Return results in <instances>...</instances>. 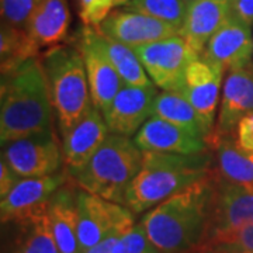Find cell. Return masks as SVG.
Segmentation results:
<instances>
[{
    "instance_id": "cell-13",
    "label": "cell",
    "mask_w": 253,
    "mask_h": 253,
    "mask_svg": "<svg viewBox=\"0 0 253 253\" xmlns=\"http://www.w3.org/2000/svg\"><path fill=\"white\" fill-rule=\"evenodd\" d=\"M69 172H59L42 177L20 179L6 196L0 199L1 222H17L38 208L44 207L55 191L69 181Z\"/></svg>"
},
{
    "instance_id": "cell-16",
    "label": "cell",
    "mask_w": 253,
    "mask_h": 253,
    "mask_svg": "<svg viewBox=\"0 0 253 253\" xmlns=\"http://www.w3.org/2000/svg\"><path fill=\"white\" fill-rule=\"evenodd\" d=\"M134 142L142 152L196 155L208 149L206 139L156 116L139 128L134 135Z\"/></svg>"
},
{
    "instance_id": "cell-18",
    "label": "cell",
    "mask_w": 253,
    "mask_h": 253,
    "mask_svg": "<svg viewBox=\"0 0 253 253\" xmlns=\"http://www.w3.org/2000/svg\"><path fill=\"white\" fill-rule=\"evenodd\" d=\"M251 113H253V62L226 75L214 131L219 134L235 132L238 123Z\"/></svg>"
},
{
    "instance_id": "cell-12",
    "label": "cell",
    "mask_w": 253,
    "mask_h": 253,
    "mask_svg": "<svg viewBox=\"0 0 253 253\" xmlns=\"http://www.w3.org/2000/svg\"><path fill=\"white\" fill-rule=\"evenodd\" d=\"M158 91L152 87L124 84L103 113L110 134L131 136L154 116V103Z\"/></svg>"
},
{
    "instance_id": "cell-9",
    "label": "cell",
    "mask_w": 253,
    "mask_h": 253,
    "mask_svg": "<svg viewBox=\"0 0 253 253\" xmlns=\"http://www.w3.org/2000/svg\"><path fill=\"white\" fill-rule=\"evenodd\" d=\"M134 49L149 78L165 91L180 93L189 65L200 58L179 34Z\"/></svg>"
},
{
    "instance_id": "cell-39",
    "label": "cell",
    "mask_w": 253,
    "mask_h": 253,
    "mask_svg": "<svg viewBox=\"0 0 253 253\" xmlns=\"http://www.w3.org/2000/svg\"><path fill=\"white\" fill-rule=\"evenodd\" d=\"M228 1H231V0H228Z\"/></svg>"
},
{
    "instance_id": "cell-26",
    "label": "cell",
    "mask_w": 253,
    "mask_h": 253,
    "mask_svg": "<svg viewBox=\"0 0 253 253\" xmlns=\"http://www.w3.org/2000/svg\"><path fill=\"white\" fill-rule=\"evenodd\" d=\"M101 36H103V42H104L110 61L114 65L116 71L126 84L138 86V87H152L154 86L155 83L149 78V75L146 73L144 65L132 46L126 45L103 33H101Z\"/></svg>"
},
{
    "instance_id": "cell-32",
    "label": "cell",
    "mask_w": 253,
    "mask_h": 253,
    "mask_svg": "<svg viewBox=\"0 0 253 253\" xmlns=\"http://www.w3.org/2000/svg\"><path fill=\"white\" fill-rule=\"evenodd\" d=\"M235 136L238 145L245 149L253 152V113L245 116L236 126Z\"/></svg>"
},
{
    "instance_id": "cell-22",
    "label": "cell",
    "mask_w": 253,
    "mask_h": 253,
    "mask_svg": "<svg viewBox=\"0 0 253 253\" xmlns=\"http://www.w3.org/2000/svg\"><path fill=\"white\" fill-rule=\"evenodd\" d=\"M69 24L71 11L68 0H40L26 30L40 48H51L65 41Z\"/></svg>"
},
{
    "instance_id": "cell-33",
    "label": "cell",
    "mask_w": 253,
    "mask_h": 253,
    "mask_svg": "<svg viewBox=\"0 0 253 253\" xmlns=\"http://www.w3.org/2000/svg\"><path fill=\"white\" fill-rule=\"evenodd\" d=\"M231 14L248 24H253V0H231Z\"/></svg>"
},
{
    "instance_id": "cell-7",
    "label": "cell",
    "mask_w": 253,
    "mask_h": 253,
    "mask_svg": "<svg viewBox=\"0 0 253 253\" xmlns=\"http://www.w3.org/2000/svg\"><path fill=\"white\" fill-rule=\"evenodd\" d=\"M78 234L82 253L114 234H124L134 225V212L124 204L78 190Z\"/></svg>"
},
{
    "instance_id": "cell-34",
    "label": "cell",
    "mask_w": 253,
    "mask_h": 253,
    "mask_svg": "<svg viewBox=\"0 0 253 253\" xmlns=\"http://www.w3.org/2000/svg\"><path fill=\"white\" fill-rule=\"evenodd\" d=\"M21 177H18L13 169L4 161H0V197L6 196L10 190L16 186V183Z\"/></svg>"
},
{
    "instance_id": "cell-4",
    "label": "cell",
    "mask_w": 253,
    "mask_h": 253,
    "mask_svg": "<svg viewBox=\"0 0 253 253\" xmlns=\"http://www.w3.org/2000/svg\"><path fill=\"white\" fill-rule=\"evenodd\" d=\"M49 94L61 135L68 132L94 106L86 66L75 45L48 48L42 56Z\"/></svg>"
},
{
    "instance_id": "cell-1",
    "label": "cell",
    "mask_w": 253,
    "mask_h": 253,
    "mask_svg": "<svg viewBox=\"0 0 253 253\" xmlns=\"http://www.w3.org/2000/svg\"><path fill=\"white\" fill-rule=\"evenodd\" d=\"M211 194L208 173L148 211L141 222L152 244L162 253L194 252L206 235Z\"/></svg>"
},
{
    "instance_id": "cell-5",
    "label": "cell",
    "mask_w": 253,
    "mask_h": 253,
    "mask_svg": "<svg viewBox=\"0 0 253 253\" xmlns=\"http://www.w3.org/2000/svg\"><path fill=\"white\" fill-rule=\"evenodd\" d=\"M142 158L144 152L134 139L110 134L87 165L71 176L79 189L124 204L126 190L142 166Z\"/></svg>"
},
{
    "instance_id": "cell-38",
    "label": "cell",
    "mask_w": 253,
    "mask_h": 253,
    "mask_svg": "<svg viewBox=\"0 0 253 253\" xmlns=\"http://www.w3.org/2000/svg\"><path fill=\"white\" fill-rule=\"evenodd\" d=\"M246 253H253V252H246Z\"/></svg>"
},
{
    "instance_id": "cell-30",
    "label": "cell",
    "mask_w": 253,
    "mask_h": 253,
    "mask_svg": "<svg viewBox=\"0 0 253 253\" xmlns=\"http://www.w3.org/2000/svg\"><path fill=\"white\" fill-rule=\"evenodd\" d=\"M40 0H0L1 23L26 30Z\"/></svg>"
},
{
    "instance_id": "cell-2",
    "label": "cell",
    "mask_w": 253,
    "mask_h": 253,
    "mask_svg": "<svg viewBox=\"0 0 253 253\" xmlns=\"http://www.w3.org/2000/svg\"><path fill=\"white\" fill-rule=\"evenodd\" d=\"M1 145L52 128V101L42 59H28L14 72L1 76Z\"/></svg>"
},
{
    "instance_id": "cell-36",
    "label": "cell",
    "mask_w": 253,
    "mask_h": 253,
    "mask_svg": "<svg viewBox=\"0 0 253 253\" xmlns=\"http://www.w3.org/2000/svg\"><path fill=\"white\" fill-rule=\"evenodd\" d=\"M128 1H129V0H114V3H116V7H118V6H126Z\"/></svg>"
},
{
    "instance_id": "cell-24",
    "label": "cell",
    "mask_w": 253,
    "mask_h": 253,
    "mask_svg": "<svg viewBox=\"0 0 253 253\" xmlns=\"http://www.w3.org/2000/svg\"><path fill=\"white\" fill-rule=\"evenodd\" d=\"M16 224L18 235L11 253H61L46 215V204Z\"/></svg>"
},
{
    "instance_id": "cell-25",
    "label": "cell",
    "mask_w": 253,
    "mask_h": 253,
    "mask_svg": "<svg viewBox=\"0 0 253 253\" xmlns=\"http://www.w3.org/2000/svg\"><path fill=\"white\" fill-rule=\"evenodd\" d=\"M40 46L27 30L1 23L0 30V72L1 76L14 72L28 59L40 54Z\"/></svg>"
},
{
    "instance_id": "cell-29",
    "label": "cell",
    "mask_w": 253,
    "mask_h": 253,
    "mask_svg": "<svg viewBox=\"0 0 253 253\" xmlns=\"http://www.w3.org/2000/svg\"><path fill=\"white\" fill-rule=\"evenodd\" d=\"M113 253H162L149 239L142 222L134 224L120 236Z\"/></svg>"
},
{
    "instance_id": "cell-6",
    "label": "cell",
    "mask_w": 253,
    "mask_h": 253,
    "mask_svg": "<svg viewBox=\"0 0 253 253\" xmlns=\"http://www.w3.org/2000/svg\"><path fill=\"white\" fill-rule=\"evenodd\" d=\"M212 194L207 229L200 245L212 242L253 221V184L226 181L210 172Z\"/></svg>"
},
{
    "instance_id": "cell-35",
    "label": "cell",
    "mask_w": 253,
    "mask_h": 253,
    "mask_svg": "<svg viewBox=\"0 0 253 253\" xmlns=\"http://www.w3.org/2000/svg\"><path fill=\"white\" fill-rule=\"evenodd\" d=\"M123 234H114V235H110L104 239H101L99 244H96L94 246L89 248L87 251H84L83 253H113L114 251V246L117 244V241L120 239V236Z\"/></svg>"
},
{
    "instance_id": "cell-21",
    "label": "cell",
    "mask_w": 253,
    "mask_h": 253,
    "mask_svg": "<svg viewBox=\"0 0 253 253\" xmlns=\"http://www.w3.org/2000/svg\"><path fill=\"white\" fill-rule=\"evenodd\" d=\"M78 190L69 181L46 203V215L61 253H82L78 234Z\"/></svg>"
},
{
    "instance_id": "cell-3",
    "label": "cell",
    "mask_w": 253,
    "mask_h": 253,
    "mask_svg": "<svg viewBox=\"0 0 253 253\" xmlns=\"http://www.w3.org/2000/svg\"><path fill=\"white\" fill-rule=\"evenodd\" d=\"M212 154L196 155L144 152L142 166L126 190L124 206L134 214L152 210L211 172Z\"/></svg>"
},
{
    "instance_id": "cell-17",
    "label": "cell",
    "mask_w": 253,
    "mask_h": 253,
    "mask_svg": "<svg viewBox=\"0 0 253 253\" xmlns=\"http://www.w3.org/2000/svg\"><path fill=\"white\" fill-rule=\"evenodd\" d=\"M225 73L224 66L206 61L200 56L191 62L186 71L184 86L181 94L197 110L208 126H215V111H217L221 81Z\"/></svg>"
},
{
    "instance_id": "cell-10",
    "label": "cell",
    "mask_w": 253,
    "mask_h": 253,
    "mask_svg": "<svg viewBox=\"0 0 253 253\" xmlns=\"http://www.w3.org/2000/svg\"><path fill=\"white\" fill-rule=\"evenodd\" d=\"M73 42L86 66L93 104L104 113L126 83L110 61L99 28L83 26L75 36Z\"/></svg>"
},
{
    "instance_id": "cell-31",
    "label": "cell",
    "mask_w": 253,
    "mask_h": 253,
    "mask_svg": "<svg viewBox=\"0 0 253 253\" xmlns=\"http://www.w3.org/2000/svg\"><path fill=\"white\" fill-rule=\"evenodd\" d=\"M83 26L97 28L116 7L114 0H76Z\"/></svg>"
},
{
    "instance_id": "cell-23",
    "label": "cell",
    "mask_w": 253,
    "mask_h": 253,
    "mask_svg": "<svg viewBox=\"0 0 253 253\" xmlns=\"http://www.w3.org/2000/svg\"><path fill=\"white\" fill-rule=\"evenodd\" d=\"M154 116L163 118L203 139H206L214 129L179 91L163 90L158 93L154 103Z\"/></svg>"
},
{
    "instance_id": "cell-27",
    "label": "cell",
    "mask_w": 253,
    "mask_h": 253,
    "mask_svg": "<svg viewBox=\"0 0 253 253\" xmlns=\"http://www.w3.org/2000/svg\"><path fill=\"white\" fill-rule=\"evenodd\" d=\"M189 6L186 0H129L123 7L158 18L180 30Z\"/></svg>"
},
{
    "instance_id": "cell-28",
    "label": "cell",
    "mask_w": 253,
    "mask_h": 253,
    "mask_svg": "<svg viewBox=\"0 0 253 253\" xmlns=\"http://www.w3.org/2000/svg\"><path fill=\"white\" fill-rule=\"evenodd\" d=\"M253 252V221L212 242L200 245L193 253H246Z\"/></svg>"
},
{
    "instance_id": "cell-14",
    "label": "cell",
    "mask_w": 253,
    "mask_h": 253,
    "mask_svg": "<svg viewBox=\"0 0 253 253\" xmlns=\"http://www.w3.org/2000/svg\"><path fill=\"white\" fill-rule=\"evenodd\" d=\"M97 28L103 34L132 48L179 34V30L168 23L126 9L110 13Z\"/></svg>"
},
{
    "instance_id": "cell-20",
    "label": "cell",
    "mask_w": 253,
    "mask_h": 253,
    "mask_svg": "<svg viewBox=\"0 0 253 253\" xmlns=\"http://www.w3.org/2000/svg\"><path fill=\"white\" fill-rule=\"evenodd\" d=\"M229 16L228 0H197L189 6L179 36L186 40L196 54L201 55L208 41Z\"/></svg>"
},
{
    "instance_id": "cell-8",
    "label": "cell",
    "mask_w": 253,
    "mask_h": 253,
    "mask_svg": "<svg viewBox=\"0 0 253 253\" xmlns=\"http://www.w3.org/2000/svg\"><path fill=\"white\" fill-rule=\"evenodd\" d=\"M1 161L9 165L18 177H42L61 170L62 144L54 128L34 135L18 138L1 145Z\"/></svg>"
},
{
    "instance_id": "cell-19",
    "label": "cell",
    "mask_w": 253,
    "mask_h": 253,
    "mask_svg": "<svg viewBox=\"0 0 253 253\" xmlns=\"http://www.w3.org/2000/svg\"><path fill=\"white\" fill-rule=\"evenodd\" d=\"M208 151L212 154L211 172L226 181L253 184V152L242 149L236 142L235 132H212L206 138Z\"/></svg>"
},
{
    "instance_id": "cell-15",
    "label": "cell",
    "mask_w": 253,
    "mask_h": 253,
    "mask_svg": "<svg viewBox=\"0 0 253 253\" xmlns=\"http://www.w3.org/2000/svg\"><path fill=\"white\" fill-rule=\"evenodd\" d=\"M109 135L103 113L93 106L78 124L62 135L63 163L69 174L86 166Z\"/></svg>"
},
{
    "instance_id": "cell-37",
    "label": "cell",
    "mask_w": 253,
    "mask_h": 253,
    "mask_svg": "<svg viewBox=\"0 0 253 253\" xmlns=\"http://www.w3.org/2000/svg\"><path fill=\"white\" fill-rule=\"evenodd\" d=\"M186 1H187L189 4H191V3H194V1H197V0H186Z\"/></svg>"
},
{
    "instance_id": "cell-11",
    "label": "cell",
    "mask_w": 253,
    "mask_h": 253,
    "mask_svg": "<svg viewBox=\"0 0 253 253\" xmlns=\"http://www.w3.org/2000/svg\"><path fill=\"white\" fill-rule=\"evenodd\" d=\"M203 59L224 66L225 72L242 69L252 63L253 37L251 24L229 16L208 41Z\"/></svg>"
}]
</instances>
